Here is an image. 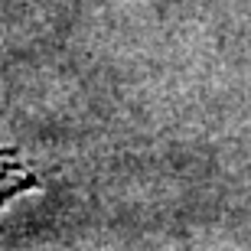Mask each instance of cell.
Returning a JSON list of instances; mask_svg holds the SVG:
<instances>
[{
	"instance_id": "6da1fadb",
	"label": "cell",
	"mask_w": 251,
	"mask_h": 251,
	"mask_svg": "<svg viewBox=\"0 0 251 251\" xmlns=\"http://www.w3.org/2000/svg\"><path fill=\"white\" fill-rule=\"evenodd\" d=\"M33 186H36V176L17 160V153L0 150V205L7 202L10 196L23 193V189H33Z\"/></svg>"
}]
</instances>
